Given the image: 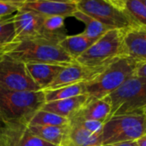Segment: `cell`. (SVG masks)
<instances>
[{
  "label": "cell",
  "mask_w": 146,
  "mask_h": 146,
  "mask_svg": "<svg viewBox=\"0 0 146 146\" xmlns=\"http://www.w3.org/2000/svg\"><path fill=\"white\" fill-rule=\"evenodd\" d=\"M7 57L25 64H56L69 66L76 62L58 43L43 38L26 39L9 45Z\"/></svg>",
  "instance_id": "6da1fadb"
},
{
  "label": "cell",
  "mask_w": 146,
  "mask_h": 146,
  "mask_svg": "<svg viewBox=\"0 0 146 146\" xmlns=\"http://www.w3.org/2000/svg\"><path fill=\"white\" fill-rule=\"evenodd\" d=\"M45 103L43 91L17 92L0 86V119L4 122L27 125Z\"/></svg>",
  "instance_id": "7a4b0ae2"
},
{
  "label": "cell",
  "mask_w": 146,
  "mask_h": 146,
  "mask_svg": "<svg viewBox=\"0 0 146 146\" xmlns=\"http://www.w3.org/2000/svg\"><path fill=\"white\" fill-rule=\"evenodd\" d=\"M138 62L125 56L109 63L96 78L85 83L88 99H100L110 95L126 80L135 75Z\"/></svg>",
  "instance_id": "3957f363"
},
{
  "label": "cell",
  "mask_w": 146,
  "mask_h": 146,
  "mask_svg": "<svg viewBox=\"0 0 146 146\" xmlns=\"http://www.w3.org/2000/svg\"><path fill=\"white\" fill-rule=\"evenodd\" d=\"M77 10L92 17L109 29L124 32L139 28L135 21L123 9L120 0H80Z\"/></svg>",
  "instance_id": "277c9868"
},
{
  "label": "cell",
  "mask_w": 146,
  "mask_h": 146,
  "mask_svg": "<svg viewBox=\"0 0 146 146\" xmlns=\"http://www.w3.org/2000/svg\"><path fill=\"white\" fill-rule=\"evenodd\" d=\"M108 97L111 103L108 118L141 112L146 108V79L133 75Z\"/></svg>",
  "instance_id": "5b68a950"
},
{
  "label": "cell",
  "mask_w": 146,
  "mask_h": 146,
  "mask_svg": "<svg viewBox=\"0 0 146 146\" xmlns=\"http://www.w3.org/2000/svg\"><path fill=\"white\" fill-rule=\"evenodd\" d=\"M124 34V31L118 29L108 31L83 54L77 57L76 62L87 67H102L125 56Z\"/></svg>",
  "instance_id": "8992f818"
},
{
  "label": "cell",
  "mask_w": 146,
  "mask_h": 146,
  "mask_svg": "<svg viewBox=\"0 0 146 146\" xmlns=\"http://www.w3.org/2000/svg\"><path fill=\"white\" fill-rule=\"evenodd\" d=\"M146 133L143 111L108 118L102 132V146L120 142L136 141Z\"/></svg>",
  "instance_id": "52a82bcc"
},
{
  "label": "cell",
  "mask_w": 146,
  "mask_h": 146,
  "mask_svg": "<svg viewBox=\"0 0 146 146\" xmlns=\"http://www.w3.org/2000/svg\"><path fill=\"white\" fill-rule=\"evenodd\" d=\"M0 86L17 92L42 91L31 78L25 63L6 56L0 60Z\"/></svg>",
  "instance_id": "ba28073f"
},
{
  "label": "cell",
  "mask_w": 146,
  "mask_h": 146,
  "mask_svg": "<svg viewBox=\"0 0 146 146\" xmlns=\"http://www.w3.org/2000/svg\"><path fill=\"white\" fill-rule=\"evenodd\" d=\"M108 65L102 67H87L76 62L73 64L65 67L55 80L46 90H54L75 84L87 83L102 73Z\"/></svg>",
  "instance_id": "9c48e42d"
},
{
  "label": "cell",
  "mask_w": 146,
  "mask_h": 146,
  "mask_svg": "<svg viewBox=\"0 0 146 146\" xmlns=\"http://www.w3.org/2000/svg\"><path fill=\"white\" fill-rule=\"evenodd\" d=\"M0 135L6 146H56L33 134L26 124L3 122Z\"/></svg>",
  "instance_id": "30bf717a"
},
{
  "label": "cell",
  "mask_w": 146,
  "mask_h": 146,
  "mask_svg": "<svg viewBox=\"0 0 146 146\" xmlns=\"http://www.w3.org/2000/svg\"><path fill=\"white\" fill-rule=\"evenodd\" d=\"M77 1H49V0H24L22 10H28L44 17L73 16L77 10Z\"/></svg>",
  "instance_id": "8fae6325"
},
{
  "label": "cell",
  "mask_w": 146,
  "mask_h": 146,
  "mask_svg": "<svg viewBox=\"0 0 146 146\" xmlns=\"http://www.w3.org/2000/svg\"><path fill=\"white\" fill-rule=\"evenodd\" d=\"M45 17L28 10L20 9L14 15L15 31V42L41 38V31Z\"/></svg>",
  "instance_id": "7c38bea8"
},
{
  "label": "cell",
  "mask_w": 146,
  "mask_h": 146,
  "mask_svg": "<svg viewBox=\"0 0 146 146\" xmlns=\"http://www.w3.org/2000/svg\"><path fill=\"white\" fill-rule=\"evenodd\" d=\"M111 112V103L107 96L100 99H88L85 104L71 119L105 122Z\"/></svg>",
  "instance_id": "4fadbf2b"
},
{
  "label": "cell",
  "mask_w": 146,
  "mask_h": 146,
  "mask_svg": "<svg viewBox=\"0 0 146 146\" xmlns=\"http://www.w3.org/2000/svg\"><path fill=\"white\" fill-rule=\"evenodd\" d=\"M87 101L88 96L81 95L71 98L45 103L41 110L67 118L70 121L77 115Z\"/></svg>",
  "instance_id": "5bb4252c"
},
{
  "label": "cell",
  "mask_w": 146,
  "mask_h": 146,
  "mask_svg": "<svg viewBox=\"0 0 146 146\" xmlns=\"http://www.w3.org/2000/svg\"><path fill=\"white\" fill-rule=\"evenodd\" d=\"M123 44L126 56L139 62H146V35L140 28L125 32Z\"/></svg>",
  "instance_id": "9a60e30c"
},
{
  "label": "cell",
  "mask_w": 146,
  "mask_h": 146,
  "mask_svg": "<svg viewBox=\"0 0 146 146\" xmlns=\"http://www.w3.org/2000/svg\"><path fill=\"white\" fill-rule=\"evenodd\" d=\"M26 67L33 80L42 91L46 90L55 80L65 68V66L47 63H31L26 64Z\"/></svg>",
  "instance_id": "2e32d148"
},
{
  "label": "cell",
  "mask_w": 146,
  "mask_h": 146,
  "mask_svg": "<svg viewBox=\"0 0 146 146\" xmlns=\"http://www.w3.org/2000/svg\"><path fill=\"white\" fill-rule=\"evenodd\" d=\"M62 146H102V134H93L76 124L70 123L66 140Z\"/></svg>",
  "instance_id": "e0dca14e"
},
{
  "label": "cell",
  "mask_w": 146,
  "mask_h": 146,
  "mask_svg": "<svg viewBox=\"0 0 146 146\" xmlns=\"http://www.w3.org/2000/svg\"><path fill=\"white\" fill-rule=\"evenodd\" d=\"M28 128L35 136L56 146H62L64 145L69 131V126H28Z\"/></svg>",
  "instance_id": "ac0fdd59"
},
{
  "label": "cell",
  "mask_w": 146,
  "mask_h": 146,
  "mask_svg": "<svg viewBox=\"0 0 146 146\" xmlns=\"http://www.w3.org/2000/svg\"><path fill=\"white\" fill-rule=\"evenodd\" d=\"M97 40L88 38L83 33H80L66 36L59 44L73 60L76 61L77 57L83 54Z\"/></svg>",
  "instance_id": "d6986e66"
},
{
  "label": "cell",
  "mask_w": 146,
  "mask_h": 146,
  "mask_svg": "<svg viewBox=\"0 0 146 146\" xmlns=\"http://www.w3.org/2000/svg\"><path fill=\"white\" fill-rule=\"evenodd\" d=\"M65 19L62 16L45 17L41 31V38L59 44L66 36Z\"/></svg>",
  "instance_id": "ffe728a7"
},
{
  "label": "cell",
  "mask_w": 146,
  "mask_h": 146,
  "mask_svg": "<svg viewBox=\"0 0 146 146\" xmlns=\"http://www.w3.org/2000/svg\"><path fill=\"white\" fill-rule=\"evenodd\" d=\"M43 92L46 103L71 98L81 95H86L85 83L75 84L54 90H45Z\"/></svg>",
  "instance_id": "44dd1931"
},
{
  "label": "cell",
  "mask_w": 146,
  "mask_h": 146,
  "mask_svg": "<svg viewBox=\"0 0 146 146\" xmlns=\"http://www.w3.org/2000/svg\"><path fill=\"white\" fill-rule=\"evenodd\" d=\"M73 17H75L76 19L81 21L85 24V30L82 33L88 38L97 40L102 36H103L108 31L112 30L109 29L108 27L104 26L103 24H102L101 22L97 21L96 20L93 19L92 17L85 15L84 13L79 10H77L74 13Z\"/></svg>",
  "instance_id": "7402d4cb"
},
{
  "label": "cell",
  "mask_w": 146,
  "mask_h": 146,
  "mask_svg": "<svg viewBox=\"0 0 146 146\" xmlns=\"http://www.w3.org/2000/svg\"><path fill=\"white\" fill-rule=\"evenodd\" d=\"M69 124L70 121L67 118L40 110L31 116V118L27 123V126L67 127L69 126Z\"/></svg>",
  "instance_id": "603a6c76"
},
{
  "label": "cell",
  "mask_w": 146,
  "mask_h": 146,
  "mask_svg": "<svg viewBox=\"0 0 146 146\" xmlns=\"http://www.w3.org/2000/svg\"><path fill=\"white\" fill-rule=\"evenodd\" d=\"M120 3L139 27L146 28V6L141 0H120Z\"/></svg>",
  "instance_id": "cb8c5ba5"
},
{
  "label": "cell",
  "mask_w": 146,
  "mask_h": 146,
  "mask_svg": "<svg viewBox=\"0 0 146 146\" xmlns=\"http://www.w3.org/2000/svg\"><path fill=\"white\" fill-rule=\"evenodd\" d=\"M14 15L0 21V44L2 45L11 44L15 39Z\"/></svg>",
  "instance_id": "d4e9b609"
},
{
  "label": "cell",
  "mask_w": 146,
  "mask_h": 146,
  "mask_svg": "<svg viewBox=\"0 0 146 146\" xmlns=\"http://www.w3.org/2000/svg\"><path fill=\"white\" fill-rule=\"evenodd\" d=\"M24 0L0 1V18H4L15 15L21 9Z\"/></svg>",
  "instance_id": "484cf974"
},
{
  "label": "cell",
  "mask_w": 146,
  "mask_h": 146,
  "mask_svg": "<svg viewBox=\"0 0 146 146\" xmlns=\"http://www.w3.org/2000/svg\"><path fill=\"white\" fill-rule=\"evenodd\" d=\"M70 123L76 124L93 134H102L104 124L103 122L96 121H80L75 119L70 120Z\"/></svg>",
  "instance_id": "4316f807"
},
{
  "label": "cell",
  "mask_w": 146,
  "mask_h": 146,
  "mask_svg": "<svg viewBox=\"0 0 146 146\" xmlns=\"http://www.w3.org/2000/svg\"><path fill=\"white\" fill-rule=\"evenodd\" d=\"M135 75L146 79V62H139L136 67Z\"/></svg>",
  "instance_id": "83f0119b"
},
{
  "label": "cell",
  "mask_w": 146,
  "mask_h": 146,
  "mask_svg": "<svg viewBox=\"0 0 146 146\" xmlns=\"http://www.w3.org/2000/svg\"><path fill=\"white\" fill-rule=\"evenodd\" d=\"M103 146H138L136 141H126V142H120V143H116L113 145H108Z\"/></svg>",
  "instance_id": "f1b7e54d"
},
{
  "label": "cell",
  "mask_w": 146,
  "mask_h": 146,
  "mask_svg": "<svg viewBox=\"0 0 146 146\" xmlns=\"http://www.w3.org/2000/svg\"><path fill=\"white\" fill-rule=\"evenodd\" d=\"M138 146H146V133L136 140Z\"/></svg>",
  "instance_id": "f546056e"
},
{
  "label": "cell",
  "mask_w": 146,
  "mask_h": 146,
  "mask_svg": "<svg viewBox=\"0 0 146 146\" xmlns=\"http://www.w3.org/2000/svg\"><path fill=\"white\" fill-rule=\"evenodd\" d=\"M9 45H2V44H0V60L4 56L5 52L7 51V50L9 48Z\"/></svg>",
  "instance_id": "4dcf8cb0"
},
{
  "label": "cell",
  "mask_w": 146,
  "mask_h": 146,
  "mask_svg": "<svg viewBox=\"0 0 146 146\" xmlns=\"http://www.w3.org/2000/svg\"><path fill=\"white\" fill-rule=\"evenodd\" d=\"M0 146H6V145H5V143H4V141H3V138H2L1 135H0Z\"/></svg>",
  "instance_id": "1f68e13d"
},
{
  "label": "cell",
  "mask_w": 146,
  "mask_h": 146,
  "mask_svg": "<svg viewBox=\"0 0 146 146\" xmlns=\"http://www.w3.org/2000/svg\"><path fill=\"white\" fill-rule=\"evenodd\" d=\"M143 114H144V116H145V130H146V108L143 110Z\"/></svg>",
  "instance_id": "d6a6232c"
},
{
  "label": "cell",
  "mask_w": 146,
  "mask_h": 146,
  "mask_svg": "<svg viewBox=\"0 0 146 146\" xmlns=\"http://www.w3.org/2000/svg\"><path fill=\"white\" fill-rule=\"evenodd\" d=\"M139 28H140V30L146 35V28H144V27H139Z\"/></svg>",
  "instance_id": "836d02e7"
},
{
  "label": "cell",
  "mask_w": 146,
  "mask_h": 146,
  "mask_svg": "<svg viewBox=\"0 0 146 146\" xmlns=\"http://www.w3.org/2000/svg\"><path fill=\"white\" fill-rule=\"evenodd\" d=\"M141 1H142V3L146 6V0H141Z\"/></svg>",
  "instance_id": "e575fe53"
},
{
  "label": "cell",
  "mask_w": 146,
  "mask_h": 146,
  "mask_svg": "<svg viewBox=\"0 0 146 146\" xmlns=\"http://www.w3.org/2000/svg\"><path fill=\"white\" fill-rule=\"evenodd\" d=\"M2 123H3V121H2V119H0V125H1Z\"/></svg>",
  "instance_id": "d590c367"
},
{
  "label": "cell",
  "mask_w": 146,
  "mask_h": 146,
  "mask_svg": "<svg viewBox=\"0 0 146 146\" xmlns=\"http://www.w3.org/2000/svg\"><path fill=\"white\" fill-rule=\"evenodd\" d=\"M10 16H11V15H10ZM8 17H9V16H8ZM4 18H7V17H4ZM4 18H0V21H1V20H3V19H4Z\"/></svg>",
  "instance_id": "8d00e7d4"
}]
</instances>
